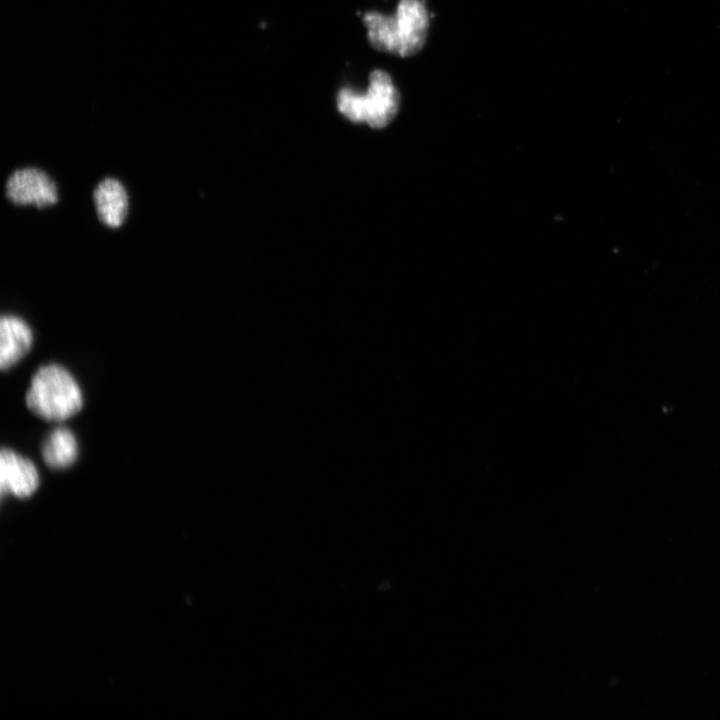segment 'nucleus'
Wrapping results in <instances>:
<instances>
[{"label":"nucleus","instance_id":"obj_1","mask_svg":"<svg viewBox=\"0 0 720 720\" xmlns=\"http://www.w3.org/2000/svg\"><path fill=\"white\" fill-rule=\"evenodd\" d=\"M362 20L372 48L400 57L417 54L428 36L429 14L423 0H400L393 15L369 11Z\"/></svg>","mask_w":720,"mask_h":720},{"label":"nucleus","instance_id":"obj_7","mask_svg":"<svg viewBox=\"0 0 720 720\" xmlns=\"http://www.w3.org/2000/svg\"><path fill=\"white\" fill-rule=\"evenodd\" d=\"M96 212L100 221L108 227H119L127 214L128 196L120 181L103 179L93 193Z\"/></svg>","mask_w":720,"mask_h":720},{"label":"nucleus","instance_id":"obj_2","mask_svg":"<svg viewBox=\"0 0 720 720\" xmlns=\"http://www.w3.org/2000/svg\"><path fill=\"white\" fill-rule=\"evenodd\" d=\"M26 405L38 417L60 422L81 410L82 391L67 369L48 364L41 366L33 375L26 393Z\"/></svg>","mask_w":720,"mask_h":720},{"label":"nucleus","instance_id":"obj_8","mask_svg":"<svg viewBox=\"0 0 720 720\" xmlns=\"http://www.w3.org/2000/svg\"><path fill=\"white\" fill-rule=\"evenodd\" d=\"M42 456L52 469L71 466L78 457V444L73 432L65 427L54 429L43 443Z\"/></svg>","mask_w":720,"mask_h":720},{"label":"nucleus","instance_id":"obj_4","mask_svg":"<svg viewBox=\"0 0 720 720\" xmlns=\"http://www.w3.org/2000/svg\"><path fill=\"white\" fill-rule=\"evenodd\" d=\"M6 195L14 204L39 208L53 205L58 199L54 181L35 167L15 170L7 180Z\"/></svg>","mask_w":720,"mask_h":720},{"label":"nucleus","instance_id":"obj_6","mask_svg":"<svg viewBox=\"0 0 720 720\" xmlns=\"http://www.w3.org/2000/svg\"><path fill=\"white\" fill-rule=\"evenodd\" d=\"M33 334L29 325L15 315H4L0 320V367L8 370L31 349Z\"/></svg>","mask_w":720,"mask_h":720},{"label":"nucleus","instance_id":"obj_3","mask_svg":"<svg viewBox=\"0 0 720 720\" xmlns=\"http://www.w3.org/2000/svg\"><path fill=\"white\" fill-rule=\"evenodd\" d=\"M336 105L338 111L351 122L380 129L396 117L400 108V93L386 71L375 69L369 74V86L364 94L341 88L337 92Z\"/></svg>","mask_w":720,"mask_h":720},{"label":"nucleus","instance_id":"obj_5","mask_svg":"<svg viewBox=\"0 0 720 720\" xmlns=\"http://www.w3.org/2000/svg\"><path fill=\"white\" fill-rule=\"evenodd\" d=\"M39 486V474L34 463L14 452L3 448L0 453L1 494H12L19 498L31 496Z\"/></svg>","mask_w":720,"mask_h":720}]
</instances>
